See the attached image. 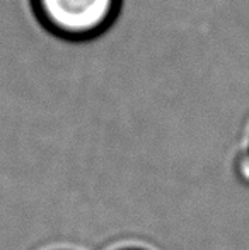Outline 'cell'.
<instances>
[{"mask_svg":"<svg viewBox=\"0 0 249 250\" xmlns=\"http://www.w3.org/2000/svg\"><path fill=\"white\" fill-rule=\"evenodd\" d=\"M128 250H136V249H128Z\"/></svg>","mask_w":249,"mask_h":250,"instance_id":"cell-3","label":"cell"},{"mask_svg":"<svg viewBox=\"0 0 249 250\" xmlns=\"http://www.w3.org/2000/svg\"><path fill=\"white\" fill-rule=\"evenodd\" d=\"M38 22L53 36L87 41L111 27L121 10V0H31Z\"/></svg>","mask_w":249,"mask_h":250,"instance_id":"cell-1","label":"cell"},{"mask_svg":"<svg viewBox=\"0 0 249 250\" xmlns=\"http://www.w3.org/2000/svg\"><path fill=\"white\" fill-rule=\"evenodd\" d=\"M237 174L243 177V181L249 182V150L237 158Z\"/></svg>","mask_w":249,"mask_h":250,"instance_id":"cell-2","label":"cell"}]
</instances>
